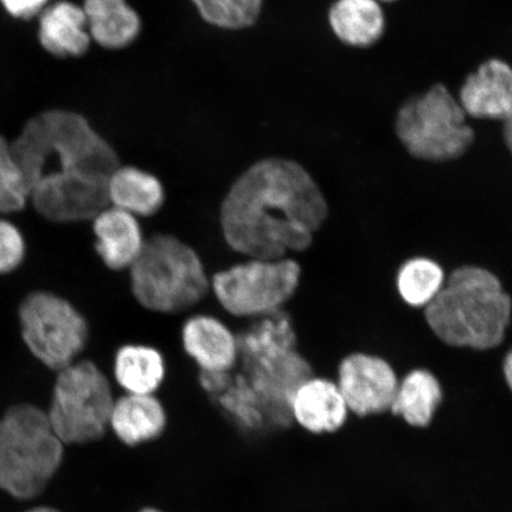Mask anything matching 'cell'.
<instances>
[{"label": "cell", "instance_id": "ba28073f", "mask_svg": "<svg viewBox=\"0 0 512 512\" xmlns=\"http://www.w3.org/2000/svg\"><path fill=\"white\" fill-rule=\"evenodd\" d=\"M302 277V266L292 258H248L217 272L211 291L230 315L255 320L284 311Z\"/></svg>", "mask_w": 512, "mask_h": 512}, {"label": "cell", "instance_id": "52a82bcc", "mask_svg": "<svg viewBox=\"0 0 512 512\" xmlns=\"http://www.w3.org/2000/svg\"><path fill=\"white\" fill-rule=\"evenodd\" d=\"M114 402L104 371L92 361L79 360L57 371L46 411L64 445H88L110 430Z\"/></svg>", "mask_w": 512, "mask_h": 512}, {"label": "cell", "instance_id": "ac0fdd59", "mask_svg": "<svg viewBox=\"0 0 512 512\" xmlns=\"http://www.w3.org/2000/svg\"><path fill=\"white\" fill-rule=\"evenodd\" d=\"M38 40L56 57H80L91 47L87 19L82 6L68 0L49 4L40 15Z\"/></svg>", "mask_w": 512, "mask_h": 512}, {"label": "cell", "instance_id": "83f0119b", "mask_svg": "<svg viewBox=\"0 0 512 512\" xmlns=\"http://www.w3.org/2000/svg\"><path fill=\"white\" fill-rule=\"evenodd\" d=\"M51 0H0L3 8L11 17L31 19L41 15Z\"/></svg>", "mask_w": 512, "mask_h": 512}, {"label": "cell", "instance_id": "603a6c76", "mask_svg": "<svg viewBox=\"0 0 512 512\" xmlns=\"http://www.w3.org/2000/svg\"><path fill=\"white\" fill-rule=\"evenodd\" d=\"M329 21L339 40L354 47L371 46L384 29V16L377 0H337Z\"/></svg>", "mask_w": 512, "mask_h": 512}, {"label": "cell", "instance_id": "6da1fadb", "mask_svg": "<svg viewBox=\"0 0 512 512\" xmlns=\"http://www.w3.org/2000/svg\"><path fill=\"white\" fill-rule=\"evenodd\" d=\"M328 215L323 191L302 165L268 158L230 187L221 204L220 224L234 252L281 259L307 251Z\"/></svg>", "mask_w": 512, "mask_h": 512}, {"label": "cell", "instance_id": "f1b7e54d", "mask_svg": "<svg viewBox=\"0 0 512 512\" xmlns=\"http://www.w3.org/2000/svg\"><path fill=\"white\" fill-rule=\"evenodd\" d=\"M503 377L505 384L512 393V348L505 354L503 358Z\"/></svg>", "mask_w": 512, "mask_h": 512}, {"label": "cell", "instance_id": "7402d4cb", "mask_svg": "<svg viewBox=\"0 0 512 512\" xmlns=\"http://www.w3.org/2000/svg\"><path fill=\"white\" fill-rule=\"evenodd\" d=\"M113 375L126 394L155 395L165 380V358L150 345L126 344L115 352Z\"/></svg>", "mask_w": 512, "mask_h": 512}, {"label": "cell", "instance_id": "4316f807", "mask_svg": "<svg viewBox=\"0 0 512 512\" xmlns=\"http://www.w3.org/2000/svg\"><path fill=\"white\" fill-rule=\"evenodd\" d=\"M27 253L28 243L22 229L8 216L0 215V275H9L21 268Z\"/></svg>", "mask_w": 512, "mask_h": 512}, {"label": "cell", "instance_id": "7c38bea8", "mask_svg": "<svg viewBox=\"0 0 512 512\" xmlns=\"http://www.w3.org/2000/svg\"><path fill=\"white\" fill-rule=\"evenodd\" d=\"M29 203L44 220L59 224L91 221L110 206L107 187L43 176L32 188Z\"/></svg>", "mask_w": 512, "mask_h": 512}, {"label": "cell", "instance_id": "cb8c5ba5", "mask_svg": "<svg viewBox=\"0 0 512 512\" xmlns=\"http://www.w3.org/2000/svg\"><path fill=\"white\" fill-rule=\"evenodd\" d=\"M447 275L437 260L414 256L399 267L395 287L402 302L412 309L430 305L446 283Z\"/></svg>", "mask_w": 512, "mask_h": 512}, {"label": "cell", "instance_id": "8fae6325", "mask_svg": "<svg viewBox=\"0 0 512 512\" xmlns=\"http://www.w3.org/2000/svg\"><path fill=\"white\" fill-rule=\"evenodd\" d=\"M399 382L392 364L369 352H351L339 362L337 369L339 392L349 412L361 418L389 412Z\"/></svg>", "mask_w": 512, "mask_h": 512}, {"label": "cell", "instance_id": "484cf974", "mask_svg": "<svg viewBox=\"0 0 512 512\" xmlns=\"http://www.w3.org/2000/svg\"><path fill=\"white\" fill-rule=\"evenodd\" d=\"M30 190L16 162L11 143L0 133V215L17 214L28 206Z\"/></svg>", "mask_w": 512, "mask_h": 512}, {"label": "cell", "instance_id": "d4e9b609", "mask_svg": "<svg viewBox=\"0 0 512 512\" xmlns=\"http://www.w3.org/2000/svg\"><path fill=\"white\" fill-rule=\"evenodd\" d=\"M198 14L216 28L241 30L258 21L264 0H191Z\"/></svg>", "mask_w": 512, "mask_h": 512}, {"label": "cell", "instance_id": "5bb4252c", "mask_svg": "<svg viewBox=\"0 0 512 512\" xmlns=\"http://www.w3.org/2000/svg\"><path fill=\"white\" fill-rule=\"evenodd\" d=\"M95 251L111 271L130 270L143 252L146 239L138 217L108 206L92 220Z\"/></svg>", "mask_w": 512, "mask_h": 512}, {"label": "cell", "instance_id": "ffe728a7", "mask_svg": "<svg viewBox=\"0 0 512 512\" xmlns=\"http://www.w3.org/2000/svg\"><path fill=\"white\" fill-rule=\"evenodd\" d=\"M443 400L438 377L431 370L416 368L400 380L389 411L409 426L425 428L431 425Z\"/></svg>", "mask_w": 512, "mask_h": 512}, {"label": "cell", "instance_id": "44dd1931", "mask_svg": "<svg viewBox=\"0 0 512 512\" xmlns=\"http://www.w3.org/2000/svg\"><path fill=\"white\" fill-rule=\"evenodd\" d=\"M110 206L136 217L158 213L165 202V190L156 176L134 166H119L107 188Z\"/></svg>", "mask_w": 512, "mask_h": 512}, {"label": "cell", "instance_id": "9c48e42d", "mask_svg": "<svg viewBox=\"0 0 512 512\" xmlns=\"http://www.w3.org/2000/svg\"><path fill=\"white\" fill-rule=\"evenodd\" d=\"M19 332L25 348L43 367L60 371L76 361L89 341V324L60 294L36 290L18 307Z\"/></svg>", "mask_w": 512, "mask_h": 512}, {"label": "cell", "instance_id": "4dcf8cb0", "mask_svg": "<svg viewBox=\"0 0 512 512\" xmlns=\"http://www.w3.org/2000/svg\"><path fill=\"white\" fill-rule=\"evenodd\" d=\"M24 512H61L60 510H57L53 507H47V505H40V507H34L28 510H25Z\"/></svg>", "mask_w": 512, "mask_h": 512}, {"label": "cell", "instance_id": "5b68a950", "mask_svg": "<svg viewBox=\"0 0 512 512\" xmlns=\"http://www.w3.org/2000/svg\"><path fill=\"white\" fill-rule=\"evenodd\" d=\"M66 445L46 409L16 403L0 416V490L19 501L41 496L60 471Z\"/></svg>", "mask_w": 512, "mask_h": 512}, {"label": "cell", "instance_id": "8992f818", "mask_svg": "<svg viewBox=\"0 0 512 512\" xmlns=\"http://www.w3.org/2000/svg\"><path fill=\"white\" fill-rule=\"evenodd\" d=\"M128 272L138 304L163 315L192 309L211 290L201 256L187 242L171 234L146 239L143 252Z\"/></svg>", "mask_w": 512, "mask_h": 512}, {"label": "cell", "instance_id": "4fadbf2b", "mask_svg": "<svg viewBox=\"0 0 512 512\" xmlns=\"http://www.w3.org/2000/svg\"><path fill=\"white\" fill-rule=\"evenodd\" d=\"M182 344L200 373H228L238 362V335L213 316L190 317L182 328Z\"/></svg>", "mask_w": 512, "mask_h": 512}, {"label": "cell", "instance_id": "e0dca14e", "mask_svg": "<svg viewBox=\"0 0 512 512\" xmlns=\"http://www.w3.org/2000/svg\"><path fill=\"white\" fill-rule=\"evenodd\" d=\"M168 414L155 395L126 394L115 400L110 430L121 444L137 447L162 437Z\"/></svg>", "mask_w": 512, "mask_h": 512}, {"label": "cell", "instance_id": "1f68e13d", "mask_svg": "<svg viewBox=\"0 0 512 512\" xmlns=\"http://www.w3.org/2000/svg\"><path fill=\"white\" fill-rule=\"evenodd\" d=\"M138 512H165V511L160 510L155 507H146V508H143L142 510H139Z\"/></svg>", "mask_w": 512, "mask_h": 512}, {"label": "cell", "instance_id": "3957f363", "mask_svg": "<svg viewBox=\"0 0 512 512\" xmlns=\"http://www.w3.org/2000/svg\"><path fill=\"white\" fill-rule=\"evenodd\" d=\"M11 147L30 194L42 176L108 188L121 165L117 152L88 120L66 110L36 114Z\"/></svg>", "mask_w": 512, "mask_h": 512}, {"label": "cell", "instance_id": "30bf717a", "mask_svg": "<svg viewBox=\"0 0 512 512\" xmlns=\"http://www.w3.org/2000/svg\"><path fill=\"white\" fill-rule=\"evenodd\" d=\"M396 132L413 156L434 162L464 155L475 138L462 106L441 85L401 108Z\"/></svg>", "mask_w": 512, "mask_h": 512}, {"label": "cell", "instance_id": "f546056e", "mask_svg": "<svg viewBox=\"0 0 512 512\" xmlns=\"http://www.w3.org/2000/svg\"><path fill=\"white\" fill-rule=\"evenodd\" d=\"M504 137L505 142H507V145L512 153V112L508 119L505 120Z\"/></svg>", "mask_w": 512, "mask_h": 512}, {"label": "cell", "instance_id": "d6986e66", "mask_svg": "<svg viewBox=\"0 0 512 512\" xmlns=\"http://www.w3.org/2000/svg\"><path fill=\"white\" fill-rule=\"evenodd\" d=\"M91 40L106 49H123L137 40L142 21L126 0H85L82 5Z\"/></svg>", "mask_w": 512, "mask_h": 512}, {"label": "cell", "instance_id": "277c9868", "mask_svg": "<svg viewBox=\"0 0 512 512\" xmlns=\"http://www.w3.org/2000/svg\"><path fill=\"white\" fill-rule=\"evenodd\" d=\"M428 329L453 349L495 350L512 323V297L498 275L464 265L447 275L443 290L425 307Z\"/></svg>", "mask_w": 512, "mask_h": 512}, {"label": "cell", "instance_id": "7a4b0ae2", "mask_svg": "<svg viewBox=\"0 0 512 512\" xmlns=\"http://www.w3.org/2000/svg\"><path fill=\"white\" fill-rule=\"evenodd\" d=\"M239 355L228 373H200L201 387L243 433L265 435L293 424L291 405L302 384L315 376L298 350L287 312L260 319L238 335Z\"/></svg>", "mask_w": 512, "mask_h": 512}, {"label": "cell", "instance_id": "2e32d148", "mask_svg": "<svg viewBox=\"0 0 512 512\" xmlns=\"http://www.w3.org/2000/svg\"><path fill=\"white\" fill-rule=\"evenodd\" d=\"M465 114L482 119L507 120L512 112V68L490 60L467 78L460 91Z\"/></svg>", "mask_w": 512, "mask_h": 512}, {"label": "cell", "instance_id": "9a60e30c", "mask_svg": "<svg viewBox=\"0 0 512 512\" xmlns=\"http://www.w3.org/2000/svg\"><path fill=\"white\" fill-rule=\"evenodd\" d=\"M291 413L305 431L326 434L341 430L350 412L336 382L312 376L294 394Z\"/></svg>", "mask_w": 512, "mask_h": 512}, {"label": "cell", "instance_id": "d6a6232c", "mask_svg": "<svg viewBox=\"0 0 512 512\" xmlns=\"http://www.w3.org/2000/svg\"><path fill=\"white\" fill-rule=\"evenodd\" d=\"M384 2H392V0H384Z\"/></svg>", "mask_w": 512, "mask_h": 512}]
</instances>
